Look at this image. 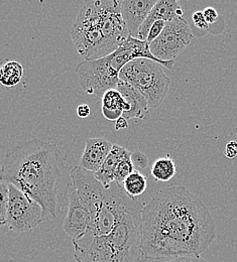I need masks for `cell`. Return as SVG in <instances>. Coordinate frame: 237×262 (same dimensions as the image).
<instances>
[{
  "label": "cell",
  "instance_id": "cell-1",
  "mask_svg": "<svg viewBox=\"0 0 237 262\" xmlns=\"http://www.w3.org/2000/svg\"><path fill=\"white\" fill-rule=\"evenodd\" d=\"M142 255L200 256L216 238V224L203 202L183 186L158 192L140 210Z\"/></svg>",
  "mask_w": 237,
  "mask_h": 262
},
{
  "label": "cell",
  "instance_id": "cell-19",
  "mask_svg": "<svg viewBox=\"0 0 237 262\" xmlns=\"http://www.w3.org/2000/svg\"><path fill=\"white\" fill-rule=\"evenodd\" d=\"M131 155L119 162L114 171V183L120 187H122V184L125 181V179L135 171V166L132 163Z\"/></svg>",
  "mask_w": 237,
  "mask_h": 262
},
{
  "label": "cell",
  "instance_id": "cell-10",
  "mask_svg": "<svg viewBox=\"0 0 237 262\" xmlns=\"http://www.w3.org/2000/svg\"><path fill=\"white\" fill-rule=\"evenodd\" d=\"M157 0H120V14L130 35L137 38L138 32Z\"/></svg>",
  "mask_w": 237,
  "mask_h": 262
},
{
  "label": "cell",
  "instance_id": "cell-21",
  "mask_svg": "<svg viewBox=\"0 0 237 262\" xmlns=\"http://www.w3.org/2000/svg\"><path fill=\"white\" fill-rule=\"evenodd\" d=\"M138 262H208L200 256H179V257H163L148 258L142 256Z\"/></svg>",
  "mask_w": 237,
  "mask_h": 262
},
{
  "label": "cell",
  "instance_id": "cell-26",
  "mask_svg": "<svg viewBox=\"0 0 237 262\" xmlns=\"http://www.w3.org/2000/svg\"><path fill=\"white\" fill-rule=\"evenodd\" d=\"M91 113V109L87 104H81L77 108V115L80 118H87Z\"/></svg>",
  "mask_w": 237,
  "mask_h": 262
},
{
  "label": "cell",
  "instance_id": "cell-14",
  "mask_svg": "<svg viewBox=\"0 0 237 262\" xmlns=\"http://www.w3.org/2000/svg\"><path fill=\"white\" fill-rule=\"evenodd\" d=\"M131 154L132 152L125 147L118 144H113L112 149L106 158L105 162L102 164L99 170L95 172L96 179L105 188H108L112 183H114V171L117 164Z\"/></svg>",
  "mask_w": 237,
  "mask_h": 262
},
{
  "label": "cell",
  "instance_id": "cell-22",
  "mask_svg": "<svg viewBox=\"0 0 237 262\" xmlns=\"http://www.w3.org/2000/svg\"><path fill=\"white\" fill-rule=\"evenodd\" d=\"M166 21L165 20H157L156 23H154V25L150 27L148 34L146 37V42L148 45H150L155 39H157L161 33H163L165 27H166Z\"/></svg>",
  "mask_w": 237,
  "mask_h": 262
},
{
  "label": "cell",
  "instance_id": "cell-2",
  "mask_svg": "<svg viewBox=\"0 0 237 262\" xmlns=\"http://www.w3.org/2000/svg\"><path fill=\"white\" fill-rule=\"evenodd\" d=\"M64 162L59 146L34 138L8 148L0 161V180L14 186L44 212V220L60 214Z\"/></svg>",
  "mask_w": 237,
  "mask_h": 262
},
{
  "label": "cell",
  "instance_id": "cell-25",
  "mask_svg": "<svg viewBox=\"0 0 237 262\" xmlns=\"http://www.w3.org/2000/svg\"><path fill=\"white\" fill-rule=\"evenodd\" d=\"M204 17L206 23L209 25V27L211 25H214L218 19H219V15L218 12L216 11L215 8L213 7H207L203 10Z\"/></svg>",
  "mask_w": 237,
  "mask_h": 262
},
{
  "label": "cell",
  "instance_id": "cell-24",
  "mask_svg": "<svg viewBox=\"0 0 237 262\" xmlns=\"http://www.w3.org/2000/svg\"><path fill=\"white\" fill-rule=\"evenodd\" d=\"M192 20L195 25V27L200 30V31H204V32H207L209 30V25L206 23L205 20V17H204L203 11H195L193 13V16H192Z\"/></svg>",
  "mask_w": 237,
  "mask_h": 262
},
{
  "label": "cell",
  "instance_id": "cell-9",
  "mask_svg": "<svg viewBox=\"0 0 237 262\" xmlns=\"http://www.w3.org/2000/svg\"><path fill=\"white\" fill-rule=\"evenodd\" d=\"M99 204L92 203L72 190L64 221V231L72 240L80 238L89 229Z\"/></svg>",
  "mask_w": 237,
  "mask_h": 262
},
{
  "label": "cell",
  "instance_id": "cell-4",
  "mask_svg": "<svg viewBox=\"0 0 237 262\" xmlns=\"http://www.w3.org/2000/svg\"><path fill=\"white\" fill-rule=\"evenodd\" d=\"M77 262H138L141 250L140 210L130 211L103 236H83L72 240Z\"/></svg>",
  "mask_w": 237,
  "mask_h": 262
},
{
  "label": "cell",
  "instance_id": "cell-6",
  "mask_svg": "<svg viewBox=\"0 0 237 262\" xmlns=\"http://www.w3.org/2000/svg\"><path fill=\"white\" fill-rule=\"evenodd\" d=\"M80 85L85 93L102 98L119 83V72L111 64L109 56L99 60L83 61L76 68Z\"/></svg>",
  "mask_w": 237,
  "mask_h": 262
},
{
  "label": "cell",
  "instance_id": "cell-12",
  "mask_svg": "<svg viewBox=\"0 0 237 262\" xmlns=\"http://www.w3.org/2000/svg\"><path fill=\"white\" fill-rule=\"evenodd\" d=\"M184 11L176 0H158L144 23L139 29L137 38L146 40L150 27L157 20H165L166 23L174 20L178 17H183Z\"/></svg>",
  "mask_w": 237,
  "mask_h": 262
},
{
  "label": "cell",
  "instance_id": "cell-18",
  "mask_svg": "<svg viewBox=\"0 0 237 262\" xmlns=\"http://www.w3.org/2000/svg\"><path fill=\"white\" fill-rule=\"evenodd\" d=\"M177 172V167L175 162L167 158H160L152 166V174L156 181L159 182H169Z\"/></svg>",
  "mask_w": 237,
  "mask_h": 262
},
{
  "label": "cell",
  "instance_id": "cell-15",
  "mask_svg": "<svg viewBox=\"0 0 237 262\" xmlns=\"http://www.w3.org/2000/svg\"><path fill=\"white\" fill-rule=\"evenodd\" d=\"M102 100V114L109 121H117L123 113L128 111V105L116 89L107 91Z\"/></svg>",
  "mask_w": 237,
  "mask_h": 262
},
{
  "label": "cell",
  "instance_id": "cell-16",
  "mask_svg": "<svg viewBox=\"0 0 237 262\" xmlns=\"http://www.w3.org/2000/svg\"><path fill=\"white\" fill-rule=\"evenodd\" d=\"M24 67L15 61H6L0 65V84L11 88L19 84L24 76Z\"/></svg>",
  "mask_w": 237,
  "mask_h": 262
},
{
  "label": "cell",
  "instance_id": "cell-8",
  "mask_svg": "<svg viewBox=\"0 0 237 262\" xmlns=\"http://www.w3.org/2000/svg\"><path fill=\"white\" fill-rule=\"evenodd\" d=\"M8 185V184H7ZM9 201L6 226L15 232H28L45 222L41 207L12 185H8Z\"/></svg>",
  "mask_w": 237,
  "mask_h": 262
},
{
  "label": "cell",
  "instance_id": "cell-7",
  "mask_svg": "<svg viewBox=\"0 0 237 262\" xmlns=\"http://www.w3.org/2000/svg\"><path fill=\"white\" fill-rule=\"evenodd\" d=\"M194 38L189 24L178 17L168 21L161 35L149 45L150 53L163 62L175 61Z\"/></svg>",
  "mask_w": 237,
  "mask_h": 262
},
{
  "label": "cell",
  "instance_id": "cell-5",
  "mask_svg": "<svg viewBox=\"0 0 237 262\" xmlns=\"http://www.w3.org/2000/svg\"><path fill=\"white\" fill-rule=\"evenodd\" d=\"M119 80L139 91L146 99L148 108L162 105L170 84L161 65L147 59H136L126 64L119 72Z\"/></svg>",
  "mask_w": 237,
  "mask_h": 262
},
{
  "label": "cell",
  "instance_id": "cell-17",
  "mask_svg": "<svg viewBox=\"0 0 237 262\" xmlns=\"http://www.w3.org/2000/svg\"><path fill=\"white\" fill-rule=\"evenodd\" d=\"M122 188L127 196L135 200L136 196H141L145 192L147 188V179L140 171L135 170L125 179Z\"/></svg>",
  "mask_w": 237,
  "mask_h": 262
},
{
  "label": "cell",
  "instance_id": "cell-20",
  "mask_svg": "<svg viewBox=\"0 0 237 262\" xmlns=\"http://www.w3.org/2000/svg\"><path fill=\"white\" fill-rule=\"evenodd\" d=\"M9 201L8 185L4 182H0V227L6 225V215Z\"/></svg>",
  "mask_w": 237,
  "mask_h": 262
},
{
  "label": "cell",
  "instance_id": "cell-13",
  "mask_svg": "<svg viewBox=\"0 0 237 262\" xmlns=\"http://www.w3.org/2000/svg\"><path fill=\"white\" fill-rule=\"evenodd\" d=\"M116 90L119 91L128 105V111L124 112L122 117H124L126 120L132 118L143 120L146 117L149 109L147 101L143 95L137 91L135 87L123 81H119Z\"/></svg>",
  "mask_w": 237,
  "mask_h": 262
},
{
  "label": "cell",
  "instance_id": "cell-11",
  "mask_svg": "<svg viewBox=\"0 0 237 262\" xmlns=\"http://www.w3.org/2000/svg\"><path fill=\"white\" fill-rule=\"evenodd\" d=\"M112 146L113 143L105 138H88L83 155L79 161V166L88 171L97 172L111 151Z\"/></svg>",
  "mask_w": 237,
  "mask_h": 262
},
{
  "label": "cell",
  "instance_id": "cell-27",
  "mask_svg": "<svg viewBox=\"0 0 237 262\" xmlns=\"http://www.w3.org/2000/svg\"><path fill=\"white\" fill-rule=\"evenodd\" d=\"M127 127H128V123L124 117H120L117 121H115V129L116 130L126 129Z\"/></svg>",
  "mask_w": 237,
  "mask_h": 262
},
{
  "label": "cell",
  "instance_id": "cell-23",
  "mask_svg": "<svg viewBox=\"0 0 237 262\" xmlns=\"http://www.w3.org/2000/svg\"><path fill=\"white\" fill-rule=\"evenodd\" d=\"M131 160L134 166L138 169H145L148 165V158L145 156V154L139 150L132 152Z\"/></svg>",
  "mask_w": 237,
  "mask_h": 262
},
{
  "label": "cell",
  "instance_id": "cell-3",
  "mask_svg": "<svg viewBox=\"0 0 237 262\" xmlns=\"http://www.w3.org/2000/svg\"><path fill=\"white\" fill-rule=\"evenodd\" d=\"M71 36L84 61L105 58L131 36L120 14V0L83 2Z\"/></svg>",
  "mask_w": 237,
  "mask_h": 262
}]
</instances>
